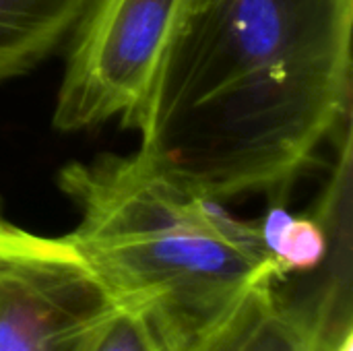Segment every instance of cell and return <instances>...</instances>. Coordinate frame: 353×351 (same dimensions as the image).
Here are the masks:
<instances>
[{"label": "cell", "mask_w": 353, "mask_h": 351, "mask_svg": "<svg viewBox=\"0 0 353 351\" xmlns=\"http://www.w3.org/2000/svg\"><path fill=\"white\" fill-rule=\"evenodd\" d=\"M353 0H186L128 128L225 203H281L352 118Z\"/></svg>", "instance_id": "1"}, {"label": "cell", "mask_w": 353, "mask_h": 351, "mask_svg": "<svg viewBox=\"0 0 353 351\" xmlns=\"http://www.w3.org/2000/svg\"><path fill=\"white\" fill-rule=\"evenodd\" d=\"M56 184L79 213L66 238L161 351H194L252 285L285 281L259 221L232 215L143 151L70 161Z\"/></svg>", "instance_id": "2"}, {"label": "cell", "mask_w": 353, "mask_h": 351, "mask_svg": "<svg viewBox=\"0 0 353 351\" xmlns=\"http://www.w3.org/2000/svg\"><path fill=\"white\" fill-rule=\"evenodd\" d=\"M118 306L66 236L19 225L0 201V351H89Z\"/></svg>", "instance_id": "3"}, {"label": "cell", "mask_w": 353, "mask_h": 351, "mask_svg": "<svg viewBox=\"0 0 353 351\" xmlns=\"http://www.w3.org/2000/svg\"><path fill=\"white\" fill-rule=\"evenodd\" d=\"M186 0H95L68 41L54 108L60 132L134 118Z\"/></svg>", "instance_id": "4"}, {"label": "cell", "mask_w": 353, "mask_h": 351, "mask_svg": "<svg viewBox=\"0 0 353 351\" xmlns=\"http://www.w3.org/2000/svg\"><path fill=\"white\" fill-rule=\"evenodd\" d=\"M279 283L267 279L252 285L194 351H331L323 325L288 304Z\"/></svg>", "instance_id": "5"}, {"label": "cell", "mask_w": 353, "mask_h": 351, "mask_svg": "<svg viewBox=\"0 0 353 351\" xmlns=\"http://www.w3.org/2000/svg\"><path fill=\"white\" fill-rule=\"evenodd\" d=\"M95 0H0V81L21 77L66 46Z\"/></svg>", "instance_id": "6"}, {"label": "cell", "mask_w": 353, "mask_h": 351, "mask_svg": "<svg viewBox=\"0 0 353 351\" xmlns=\"http://www.w3.org/2000/svg\"><path fill=\"white\" fill-rule=\"evenodd\" d=\"M89 351H161L141 317L124 306L108 319Z\"/></svg>", "instance_id": "7"}, {"label": "cell", "mask_w": 353, "mask_h": 351, "mask_svg": "<svg viewBox=\"0 0 353 351\" xmlns=\"http://www.w3.org/2000/svg\"><path fill=\"white\" fill-rule=\"evenodd\" d=\"M353 350V337H352V329L347 327L341 335V339L337 343H333L331 351H352Z\"/></svg>", "instance_id": "8"}]
</instances>
